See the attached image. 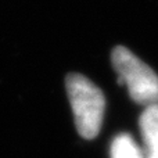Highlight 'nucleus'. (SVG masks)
Masks as SVG:
<instances>
[{
  "label": "nucleus",
  "instance_id": "1",
  "mask_svg": "<svg viewBox=\"0 0 158 158\" xmlns=\"http://www.w3.org/2000/svg\"><path fill=\"white\" fill-rule=\"evenodd\" d=\"M65 87L79 135L87 140L94 139L104 119L106 97L103 92L81 74L67 75Z\"/></svg>",
  "mask_w": 158,
  "mask_h": 158
},
{
  "label": "nucleus",
  "instance_id": "2",
  "mask_svg": "<svg viewBox=\"0 0 158 158\" xmlns=\"http://www.w3.org/2000/svg\"><path fill=\"white\" fill-rule=\"evenodd\" d=\"M111 61L118 83L128 87L132 100L144 107L158 104V75L144 61L123 46L114 47Z\"/></svg>",
  "mask_w": 158,
  "mask_h": 158
},
{
  "label": "nucleus",
  "instance_id": "3",
  "mask_svg": "<svg viewBox=\"0 0 158 158\" xmlns=\"http://www.w3.org/2000/svg\"><path fill=\"white\" fill-rule=\"evenodd\" d=\"M139 125L144 142V158H158V104L146 107Z\"/></svg>",
  "mask_w": 158,
  "mask_h": 158
},
{
  "label": "nucleus",
  "instance_id": "4",
  "mask_svg": "<svg viewBox=\"0 0 158 158\" xmlns=\"http://www.w3.org/2000/svg\"><path fill=\"white\" fill-rule=\"evenodd\" d=\"M111 158H144V151L128 133H121L112 140Z\"/></svg>",
  "mask_w": 158,
  "mask_h": 158
}]
</instances>
